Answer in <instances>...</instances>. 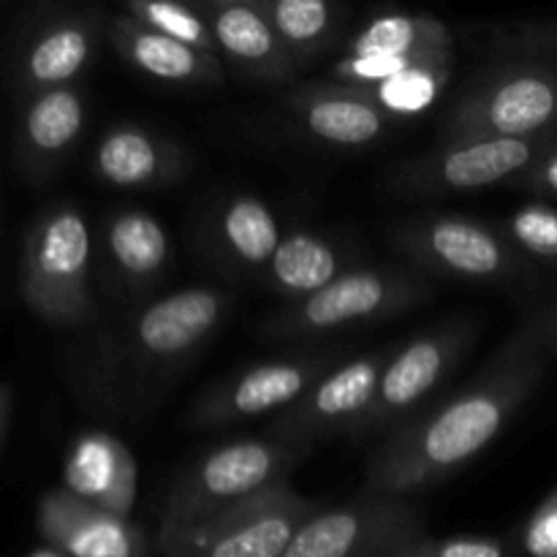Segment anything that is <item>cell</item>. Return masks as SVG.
<instances>
[{
    "label": "cell",
    "instance_id": "obj_1",
    "mask_svg": "<svg viewBox=\"0 0 557 557\" xmlns=\"http://www.w3.org/2000/svg\"><path fill=\"white\" fill-rule=\"evenodd\" d=\"M553 341L542 313L520 326L479 375L386 435L368 462L364 490L411 498L476 460L542 384Z\"/></svg>",
    "mask_w": 557,
    "mask_h": 557
},
{
    "label": "cell",
    "instance_id": "obj_2",
    "mask_svg": "<svg viewBox=\"0 0 557 557\" xmlns=\"http://www.w3.org/2000/svg\"><path fill=\"white\" fill-rule=\"evenodd\" d=\"M557 136V65L511 58L462 90L441 120L438 145Z\"/></svg>",
    "mask_w": 557,
    "mask_h": 557
},
{
    "label": "cell",
    "instance_id": "obj_3",
    "mask_svg": "<svg viewBox=\"0 0 557 557\" xmlns=\"http://www.w3.org/2000/svg\"><path fill=\"white\" fill-rule=\"evenodd\" d=\"M92 237L74 205H54L30 223L22 243V302L49 326L85 324L92 315L90 297Z\"/></svg>",
    "mask_w": 557,
    "mask_h": 557
},
{
    "label": "cell",
    "instance_id": "obj_4",
    "mask_svg": "<svg viewBox=\"0 0 557 557\" xmlns=\"http://www.w3.org/2000/svg\"><path fill=\"white\" fill-rule=\"evenodd\" d=\"M319 504L288 484L207 517L161 522L156 547L163 557H283Z\"/></svg>",
    "mask_w": 557,
    "mask_h": 557
},
{
    "label": "cell",
    "instance_id": "obj_5",
    "mask_svg": "<svg viewBox=\"0 0 557 557\" xmlns=\"http://www.w3.org/2000/svg\"><path fill=\"white\" fill-rule=\"evenodd\" d=\"M433 294L430 275L417 267L346 270L330 286L277 313L267 324V335L277 341H299L354 326H373L419 308Z\"/></svg>",
    "mask_w": 557,
    "mask_h": 557
},
{
    "label": "cell",
    "instance_id": "obj_6",
    "mask_svg": "<svg viewBox=\"0 0 557 557\" xmlns=\"http://www.w3.org/2000/svg\"><path fill=\"white\" fill-rule=\"evenodd\" d=\"M302 451L305 446L272 438L232 441L207 451L177 476L163 504L161 522L196 520L283 487Z\"/></svg>",
    "mask_w": 557,
    "mask_h": 557
},
{
    "label": "cell",
    "instance_id": "obj_7",
    "mask_svg": "<svg viewBox=\"0 0 557 557\" xmlns=\"http://www.w3.org/2000/svg\"><path fill=\"white\" fill-rule=\"evenodd\" d=\"M479 326L460 319L422 332L397 348L379 381L368 411L351 424L348 435L364 438L375 433H395L422 413L424 403L441 392V386L457 373L471 351Z\"/></svg>",
    "mask_w": 557,
    "mask_h": 557
},
{
    "label": "cell",
    "instance_id": "obj_8",
    "mask_svg": "<svg viewBox=\"0 0 557 557\" xmlns=\"http://www.w3.org/2000/svg\"><path fill=\"white\" fill-rule=\"evenodd\" d=\"M557 145V136L539 139H473L438 145L424 156L397 163L386 185L400 199H444L493 185H517L528 169Z\"/></svg>",
    "mask_w": 557,
    "mask_h": 557
},
{
    "label": "cell",
    "instance_id": "obj_9",
    "mask_svg": "<svg viewBox=\"0 0 557 557\" xmlns=\"http://www.w3.org/2000/svg\"><path fill=\"white\" fill-rule=\"evenodd\" d=\"M392 243L417 270L468 283H509L525 261L493 226L449 212L408 218L395 226Z\"/></svg>",
    "mask_w": 557,
    "mask_h": 557
},
{
    "label": "cell",
    "instance_id": "obj_10",
    "mask_svg": "<svg viewBox=\"0 0 557 557\" xmlns=\"http://www.w3.org/2000/svg\"><path fill=\"white\" fill-rule=\"evenodd\" d=\"M422 533V509L411 498L364 490L310 517L283 557H386Z\"/></svg>",
    "mask_w": 557,
    "mask_h": 557
},
{
    "label": "cell",
    "instance_id": "obj_11",
    "mask_svg": "<svg viewBox=\"0 0 557 557\" xmlns=\"http://www.w3.org/2000/svg\"><path fill=\"white\" fill-rule=\"evenodd\" d=\"M109 20L96 9L54 11L30 22L11 52V85L22 98L79 85L107 38Z\"/></svg>",
    "mask_w": 557,
    "mask_h": 557
},
{
    "label": "cell",
    "instance_id": "obj_12",
    "mask_svg": "<svg viewBox=\"0 0 557 557\" xmlns=\"http://www.w3.org/2000/svg\"><path fill=\"white\" fill-rule=\"evenodd\" d=\"M335 368V354H299L253 364L207 392L190 411V422L196 428H226L264 413H281Z\"/></svg>",
    "mask_w": 557,
    "mask_h": 557
},
{
    "label": "cell",
    "instance_id": "obj_13",
    "mask_svg": "<svg viewBox=\"0 0 557 557\" xmlns=\"http://www.w3.org/2000/svg\"><path fill=\"white\" fill-rule=\"evenodd\" d=\"M395 351L397 348H384L337 364L302 400L277 413L267 435L283 444L305 446L330 433H348L373 403L381 375Z\"/></svg>",
    "mask_w": 557,
    "mask_h": 557
},
{
    "label": "cell",
    "instance_id": "obj_14",
    "mask_svg": "<svg viewBox=\"0 0 557 557\" xmlns=\"http://www.w3.org/2000/svg\"><path fill=\"white\" fill-rule=\"evenodd\" d=\"M232 299L218 288H183L147 305L128 330V348L145 364H174L205 346L226 319Z\"/></svg>",
    "mask_w": 557,
    "mask_h": 557
},
{
    "label": "cell",
    "instance_id": "obj_15",
    "mask_svg": "<svg viewBox=\"0 0 557 557\" xmlns=\"http://www.w3.org/2000/svg\"><path fill=\"white\" fill-rule=\"evenodd\" d=\"M82 85L54 87L27 98L14 134V161L30 185H47L69 163L87 128Z\"/></svg>",
    "mask_w": 557,
    "mask_h": 557
},
{
    "label": "cell",
    "instance_id": "obj_16",
    "mask_svg": "<svg viewBox=\"0 0 557 557\" xmlns=\"http://www.w3.org/2000/svg\"><path fill=\"white\" fill-rule=\"evenodd\" d=\"M36 528L47 547L65 557H147L150 544L131 517L112 515L65 487L38 498Z\"/></svg>",
    "mask_w": 557,
    "mask_h": 557
},
{
    "label": "cell",
    "instance_id": "obj_17",
    "mask_svg": "<svg viewBox=\"0 0 557 557\" xmlns=\"http://www.w3.org/2000/svg\"><path fill=\"white\" fill-rule=\"evenodd\" d=\"M286 107L305 136L343 150L375 145L397 123V117L381 109L373 98L343 82L297 87L288 92Z\"/></svg>",
    "mask_w": 557,
    "mask_h": 557
},
{
    "label": "cell",
    "instance_id": "obj_18",
    "mask_svg": "<svg viewBox=\"0 0 557 557\" xmlns=\"http://www.w3.org/2000/svg\"><path fill=\"white\" fill-rule=\"evenodd\" d=\"M194 5L215 36L218 54H223L243 76L286 85L299 74L297 63L256 0H196Z\"/></svg>",
    "mask_w": 557,
    "mask_h": 557
},
{
    "label": "cell",
    "instance_id": "obj_19",
    "mask_svg": "<svg viewBox=\"0 0 557 557\" xmlns=\"http://www.w3.org/2000/svg\"><path fill=\"white\" fill-rule=\"evenodd\" d=\"M185 169L188 152L177 141L136 123L112 125L92 152V172L112 188H163L177 183Z\"/></svg>",
    "mask_w": 557,
    "mask_h": 557
},
{
    "label": "cell",
    "instance_id": "obj_20",
    "mask_svg": "<svg viewBox=\"0 0 557 557\" xmlns=\"http://www.w3.org/2000/svg\"><path fill=\"white\" fill-rule=\"evenodd\" d=\"M107 38L131 69L166 85L218 87L223 82L221 58L161 36L125 14L109 16Z\"/></svg>",
    "mask_w": 557,
    "mask_h": 557
},
{
    "label": "cell",
    "instance_id": "obj_21",
    "mask_svg": "<svg viewBox=\"0 0 557 557\" xmlns=\"http://www.w3.org/2000/svg\"><path fill=\"white\" fill-rule=\"evenodd\" d=\"M65 490L112 515L131 517L139 473L128 446L109 433H82L63 468Z\"/></svg>",
    "mask_w": 557,
    "mask_h": 557
},
{
    "label": "cell",
    "instance_id": "obj_22",
    "mask_svg": "<svg viewBox=\"0 0 557 557\" xmlns=\"http://www.w3.org/2000/svg\"><path fill=\"white\" fill-rule=\"evenodd\" d=\"M201 239L221 264L237 272H256L267 270L281 248L283 234L259 196L232 194L218 201L205 218Z\"/></svg>",
    "mask_w": 557,
    "mask_h": 557
},
{
    "label": "cell",
    "instance_id": "obj_23",
    "mask_svg": "<svg viewBox=\"0 0 557 557\" xmlns=\"http://www.w3.org/2000/svg\"><path fill=\"white\" fill-rule=\"evenodd\" d=\"M103 259L125 292L141 294L158 286L172 261V243L152 212L125 207L103 223Z\"/></svg>",
    "mask_w": 557,
    "mask_h": 557
},
{
    "label": "cell",
    "instance_id": "obj_24",
    "mask_svg": "<svg viewBox=\"0 0 557 557\" xmlns=\"http://www.w3.org/2000/svg\"><path fill=\"white\" fill-rule=\"evenodd\" d=\"M256 5L270 20L299 71L330 52L346 25V11L330 0H256Z\"/></svg>",
    "mask_w": 557,
    "mask_h": 557
},
{
    "label": "cell",
    "instance_id": "obj_25",
    "mask_svg": "<svg viewBox=\"0 0 557 557\" xmlns=\"http://www.w3.org/2000/svg\"><path fill=\"white\" fill-rule=\"evenodd\" d=\"M264 272L270 286L286 294L292 302L321 292L343 275L335 245L313 232L286 234Z\"/></svg>",
    "mask_w": 557,
    "mask_h": 557
},
{
    "label": "cell",
    "instance_id": "obj_26",
    "mask_svg": "<svg viewBox=\"0 0 557 557\" xmlns=\"http://www.w3.org/2000/svg\"><path fill=\"white\" fill-rule=\"evenodd\" d=\"M346 54H451L455 38L446 22L430 14L389 11L370 20L362 30L343 44Z\"/></svg>",
    "mask_w": 557,
    "mask_h": 557
},
{
    "label": "cell",
    "instance_id": "obj_27",
    "mask_svg": "<svg viewBox=\"0 0 557 557\" xmlns=\"http://www.w3.org/2000/svg\"><path fill=\"white\" fill-rule=\"evenodd\" d=\"M449 76L451 60H438V63L419 65V69L403 71L370 87H357V90L373 98L392 117H400V114H419L433 107L435 98L449 85Z\"/></svg>",
    "mask_w": 557,
    "mask_h": 557
},
{
    "label": "cell",
    "instance_id": "obj_28",
    "mask_svg": "<svg viewBox=\"0 0 557 557\" xmlns=\"http://www.w3.org/2000/svg\"><path fill=\"white\" fill-rule=\"evenodd\" d=\"M123 14L136 20L139 25L174 38L180 44L201 49L207 54H218L215 36L194 3H177V0H125Z\"/></svg>",
    "mask_w": 557,
    "mask_h": 557
},
{
    "label": "cell",
    "instance_id": "obj_29",
    "mask_svg": "<svg viewBox=\"0 0 557 557\" xmlns=\"http://www.w3.org/2000/svg\"><path fill=\"white\" fill-rule=\"evenodd\" d=\"M504 237L522 259L531 256V259L557 261V210L544 201L520 207L506 221Z\"/></svg>",
    "mask_w": 557,
    "mask_h": 557
},
{
    "label": "cell",
    "instance_id": "obj_30",
    "mask_svg": "<svg viewBox=\"0 0 557 557\" xmlns=\"http://www.w3.org/2000/svg\"><path fill=\"white\" fill-rule=\"evenodd\" d=\"M386 557H509L506 544L490 536H446L433 539L428 533L400 544Z\"/></svg>",
    "mask_w": 557,
    "mask_h": 557
},
{
    "label": "cell",
    "instance_id": "obj_31",
    "mask_svg": "<svg viewBox=\"0 0 557 557\" xmlns=\"http://www.w3.org/2000/svg\"><path fill=\"white\" fill-rule=\"evenodd\" d=\"M500 47L511 58L542 60V63L557 65V20L517 22V25L509 27Z\"/></svg>",
    "mask_w": 557,
    "mask_h": 557
},
{
    "label": "cell",
    "instance_id": "obj_32",
    "mask_svg": "<svg viewBox=\"0 0 557 557\" xmlns=\"http://www.w3.org/2000/svg\"><path fill=\"white\" fill-rule=\"evenodd\" d=\"M520 542L528 557H557V487L528 517Z\"/></svg>",
    "mask_w": 557,
    "mask_h": 557
},
{
    "label": "cell",
    "instance_id": "obj_33",
    "mask_svg": "<svg viewBox=\"0 0 557 557\" xmlns=\"http://www.w3.org/2000/svg\"><path fill=\"white\" fill-rule=\"evenodd\" d=\"M517 188L528 190L542 199H557V145L549 147L536 163L525 172V177L517 183Z\"/></svg>",
    "mask_w": 557,
    "mask_h": 557
},
{
    "label": "cell",
    "instance_id": "obj_34",
    "mask_svg": "<svg viewBox=\"0 0 557 557\" xmlns=\"http://www.w3.org/2000/svg\"><path fill=\"white\" fill-rule=\"evenodd\" d=\"M542 321H544V326H547V335H549V341H553V348H555V343H557V299H555L553 308L542 310Z\"/></svg>",
    "mask_w": 557,
    "mask_h": 557
},
{
    "label": "cell",
    "instance_id": "obj_35",
    "mask_svg": "<svg viewBox=\"0 0 557 557\" xmlns=\"http://www.w3.org/2000/svg\"><path fill=\"white\" fill-rule=\"evenodd\" d=\"M5 419H9V392H5V386L0 384V441H3Z\"/></svg>",
    "mask_w": 557,
    "mask_h": 557
},
{
    "label": "cell",
    "instance_id": "obj_36",
    "mask_svg": "<svg viewBox=\"0 0 557 557\" xmlns=\"http://www.w3.org/2000/svg\"><path fill=\"white\" fill-rule=\"evenodd\" d=\"M27 557H65V555L58 553V549H52V547H38L36 553H30Z\"/></svg>",
    "mask_w": 557,
    "mask_h": 557
},
{
    "label": "cell",
    "instance_id": "obj_37",
    "mask_svg": "<svg viewBox=\"0 0 557 557\" xmlns=\"http://www.w3.org/2000/svg\"><path fill=\"white\" fill-rule=\"evenodd\" d=\"M555 351H557V343H555Z\"/></svg>",
    "mask_w": 557,
    "mask_h": 557
}]
</instances>
